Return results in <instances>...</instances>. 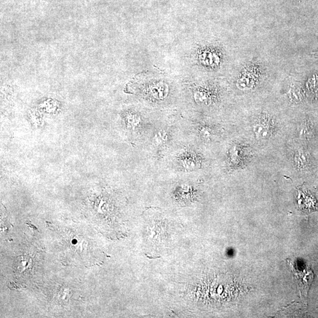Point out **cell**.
<instances>
[{"instance_id":"cell-1","label":"cell","mask_w":318,"mask_h":318,"mask_svg":"<svg viewBox=\"0 0 318 318\" xmlns=\"http://www.w3.org/2000/svg\"><path fill=\"white\" fill-rule=\"evenodd\" d=\"M176 170L189 173L200 170L205 163L202 154L196 148L188 147L178 151L173 161Z\"/></svg>"},{"instance_id":"cell-2","label":"cell","mask_w":318,"mask_h":318,"mask_svg":"<svg viewBox=\"0 0 318 318\" xmlns=\"http://www.w3.org/2000/svg\"><path fill=\"white\" fill-rule=\"evenodd\" d=\"M275 121L267 113H262L256 119L253 124L254 135L258 140L272 138L276 132Z\"/></svg>"},{"instance_id":"cell-3","label":"cell","mask_w":318,"mask_h":318,"mask_svg":"<svg viewBox=\"0 0 318 318\" xmlns=\"http://www.w3.org/2000/svg\"><path fill=\"white\" fill-rule=\"evenodd\" d=\"M173 142V133L168 127H159L151 134L150 144L157 154L168 149Z\"/></svg>"},{"instance_id":"cell-4","label":"cell","mask_w":318,"mask_h":318,"mask_svg":"<svg viewBox=\"0 0 318 318\" xmlns=\"http://www.w3.org/2000/svg\"><path fill=\"white\" fill-rule=\"evenodd\" d=\"M292 270L293 271L294 277L296 279L297 287L303 300H306L309 288H310L312 282L314 279V273L310 268L308 267H303L300 269L297 265L294 266V265L290 264Z\"/></svg>"},{"instance_id":"cell-5","label":"cell","mask_w":318,"mask_h":318,"mask_svg":"<svg viewBox=\"0 0 318 318\" xmlns=\"http://www.w3.org/2000/svg\"><path fill=\"white\" fill-rule=\"evenodd\" d=\"M122 127L131 135H140L149 129V126L145 123L142 116L136 113H129L122 119Z\"/></svg>"},{"instance_id":"cell-6","label":"cell","mask_w":318,"mask_h":318,"mask_svg":"<svg viewBox=\"0 0 318 318\" xmlns=\"http://www.w3.org/2000/svg\"><path fill=\"white\" fill-rule=\"evenodd\" d=\"M250 154L249 149L244 146L233 145L229 151L227 162L229 168L233 170L242 168L249 160Z\"/></svg>"},{"instance_id":"cell-7","label":"cell","mask_w":318,"mask_h":318,"mask_svg":"<svg viewBox=\"0 0 318 318\" xmlns=\"http://www.w3.org/2000/svg\"><path fill=\"white\" fill-rule=\"evenodd\" d=\"M296 202L297 208L302 212L318 211V198L310 192L297 190Z\"/></svg>"},{"instance_id":"cell-8","label":"cell","mask_w":318,"mask_h":318,"mask_svg":"<svg viewBox=\"0 0 318 318\" xmlns=\"http://www.w3.org/2000/svg\"><path fill=\"white\" fill-rule=\"evenodd\" d=\"M194 131L197 138L205 143L215 141L221 134L220 129L216 125L206 123L194 125Z\"/></svg>"},{"instance_id":"cell-9","label":"cell","mask_w":318,"mask_h":318,"mask_svg":"<svg viewBox=\"0 0 318 318\" xmlns=\"http://www.w3.org/2000/svg\"><path fill=\"white\" fill-rule=\"evenodd\" d=\"M193 185L189 183L180 184L176 186L174 191L175 199L179 202L187 203L194 199L196 192Z\"/></svg>"},{"instance_id":"cell-10","label":"cell","mask_w":318,"mask_h":318,"mask_svg":"<svg viewBox=\"0 0 318 318\" xmlns=\"http://www.w3.org/2000/svg\"><path fill=\"white\" fill-rule=\"evenodd\" d=\"M294 162L296 168L299 170H306L311 165L310 157L306 151L299 149L294 153Z\"/></svg>"},{"instance_id":"cell-11","label":"cell","mask_w":318,"mask_h":318,"mask_svg":"<svg viewBox=\"0 0 318 318\" xmlns=\"http://www.w3.org/2000/svg\"><path fill=\"white\" fill-rule=\"evenodd\" d=\"M194 98L196 103L208 106L211 104L212 97L208 91L205 89H199L194 93Z\"/></svg>"},{"instance_id":"cell-12","label":"cell","mask_w":318,"mask_h":318,"mask_svg":"<svg viewBox=\"0 0 318 318\" xmlns=\"http://www.w3.org/2000/svg\"><path fill=\"white\" fill-rule=\"evenodd\" d=\"M299 135L300 138L303 139H306L310 138L312 134V127L311 125L307 121L303 122L301 124L299 125Z\"/></svg>"}]
</instances>
